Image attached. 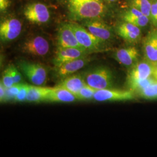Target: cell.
I'll use <instances>...</instances> for the list:
<instances>
[{
	"label": "cell",
	"mask_w": 157,
	"mask_h": 157,
	"mask_svg": "<svg viewBox=\"0 0 157 157\" xmlns=\"http://www.w3.org/2000/svg\"><path fill=\"white\" fill-rule=\"evenodd\" d=\"M88 54H89V52L87 51L80 48L58 47L53 63L56 67H59L65 62L87 56Z\"/></svg>",
	"instance_id": "12"
},
{
	"label": "cell",
	"mask_w": 157,
	"mask_h": 157,
	"mask_svg": "<svg viewBox=\"0 0 157 157\" xmlns=\"http://www.w3.org/2000/svg\"><path fill=\"white\" fill-rule=\"evenodd\" d=\"M78 100L76 96L68 90L56 87L52 89L46 101L56 102H72Z\"/></svg>",
	"instance_id": "19"
},
{
	"label": "cell",
	"mask_w": 157,
	"mask_h": 157,
	"mask_svg": "<svg viewBox=\"0 0 157 157\" xmlns=\"http://www.w3.org/2000/svg\"><path fill=\"white\" fill-rule=\"evenodd\" d=\"M22 23L17 18H6L0 23V39L7 42L17 39L22 31Z\"/></svg>",
	"instance_id": "10"
},
{
	"label": "cell",
	"mask_w": 157,
	"mask_h": 157,
	"mask_svg": "<svg viewBox=\"0 0 157 157\" xmlns=\"http://www.w3.org/2000/svg\"><path fill=\"white\" fill-rule=\"evenodd\" d=\"M135 98V94L131 90H117L105 89L96 90L93 99L98 102L121 101L132 100Z\"/></svg>",
	"instance_id": "8"
},
{
	"label": "cell",
	"mask_w": 157,
	"mask_h": 157,
	"mask_svg": "<svg viewBox=\"0 0 157 157\" xmlns=\"http://www.w3.org/2000/svg\"><path fill=\"white\" fill-rule=\"evenodd\" d=\"M29 86L30 85L28 84H23L14 100L17 102H23V101H26Z\"/></svg>",
	"instance_id": "28"
},
{
	"label": "cell",
	"mask_w": 157,
	"mask_h": 157,
	"mask_svg": "<svg viewBox=\"0 0 157 157\" xmlns=\"http://www.w3.org/2000/svg\"><path fill=\"white\" fill-rule=\"evenodd\" d=\"M152 65H153V67H154V74H157V62H154V63H152ZM153 74V75H154Z\"/></svg>",
	"instance_id": "31"
},
{
	"label": "cell",
	"mask_w": 157,
	"mask_h": 157,
	"mask_svg": "<svg viewBox=\"0 0 157 157\" xmlns=\"http://www.w3.org/2000/svg\"><path fill=\"white\" fill-rule=\"evenodd\" d=\"M83 26L104 43L111 41L113 37V32L111 28L100 19L84 20Z\"/></svg>",
	"instance_id": "6"
},
{
	"label": "cell",
	"mask_w": 157,
	"mask_h": 157,
	"mask_svg": "<svg viewBox=\"0 0 157 157\" xmlns=\"http://www.w3.org/2000/svg\"><path fill=\"white\" fill-rule=\"evenodd\" d=\"M108 2H115V1H117V0H106Z\"/></svg>",
	"instance_id": "32"
},
{
	"label": "cell",
	"mask_w": 157,
	"mask_h": 157,
	"mask_svg": "<svg viewBox=\"0 0 157 157\" xmlns=\"http://www.w3.org/2000/svg\"><path fill=\"white\" fill-rule=\"evenodd\" d=\"M18 67L32 84L36 86L45 84L47 71L43 65L21 61L18 63Z\"/></svg>",
	"instance_id": "4"
},
{
	"label": "cell",
	"mask_w": 157,
	"mask_h": 157,
	"mask_svg": "<svg viewBox=\"0 0 157 157\" xmlns=\"http://www.w3.org/2000/svg\"><path fill=\"white\" fill-rule=\"evenodd\" d=\"M115 32L121 38L130 43H138L141 38L140 28L124 21L118 24Z\"/></svg>",
	"instance_id": "14"
},
{
	"label": "cell",
	"mask_w": 157,
	"mask_h": 157,
	"mask_svg": "<svg viewBox=\"0 0 157 157\" xmlns=\"http://www.w3.org/2000/svg\"><path fill=\"white\" fill-rule=\"evenodd\" d=\"M1 82L6 88H9L14 84L8 67H7L2 73V78Z\"/></svg>",
	"instance_id": "26"
},
{
	"label": "cell",
	"mask_w": 157,
	"mask_h": 157,
	"mask_svg": "<svg viewBox=\"0 0 157 157\" xmlns=\"http://www.w3.org/2000/svg\"><path fill=\"white\" fill-rule=\"evenodd\" d=\"M57 43L59 47H72L84 50L78 43L70 23H63L59 26L57 35Z\"/></svg>",
	"instance_id": "11"
},
{
	"label": "cell",
	"mask_w": 157,
	"mask_h": 157,
	"mask_svg": "<svg viewBox=\"0 0 157 157\" xmlns=\"http://www.w3.org/2000/svg\"><path fill=\"white\" fill-rule=\"evenodd\" d=\"M127 2L128 7L139 11L150 19L151 0H127Z\"/></svg>",
	"instance_id": "21"
},
{
	"label": "cell",
	"mask_w": 157,
	"mask_h": 157,
	"mask_svg": "<svg viewBox=\"0 0 157 157\" xmlns=\"http://www.w3.org/2000/svg\"><path fill=\"white\" fill-rule=\"evenodd\" d=\"M86 84L83 75L81 73H74L63 78L56 87L66 89L76 95Z\"/></svg>",
	"instance_id": "18"
},
{
	"label": "cell",
	"mask_w": 157,
	"mask_h": 157,
	"mask_svg": "<svg viewBox=\"0 0 157 157\" xmlns=\"http://www.w3.org/2000/svg\"><path fill=\"white\" fill-rule=\"evenodd\" d=\"M67 8L74 21L100 19L106 10L101 0H68Z\"/></svg>",
	"instance_id": "1"
},
{
	"label": "cell",
	"mask_w": 157,
	"mask_h": 157,
	"mask_svg": "<svg viewBox=\"0 0 157 157\" xmlns=\"http://www.w3.org/2000/svg\"><path fill=\"white\" fill-rule=\"evenodd\" d=\"M70 25L78 43L84 50L91 53L101 51L104 48L105 43L91 33L83 26L76 23H70Z\"/></svg>",
	"instance_id": "3"
},
{
	"label": "cell",
	"mask_w": 157,
	"mask_h": 157,
	"mask_svg": "<svg viewBox=\"0 0 157 157\" xmlns=\"http://www.w3.org/2000/svg\"><path fill=\"white\" fill-rule=\"evenodd\" d=\"M83 78L86 84L97 90L112 88L113 85L111 70L104 66L91 69L83 74Z\"/></svg>",
	"instance_id": "2"
},
{
	"label": "cell",
	"mask_w": 157,
	"mask_h": 157,
	"mask_svg": "<svg viewBox=\"0 0 157 157\" xmlns=\"http://www.w3.org/2000/svg\"><path fill=\"white\" fill-rule=\"evenodd\" d=\"M143 51L144 58L149 62L157 61V30L149 32L143 40Z\"/></svg>",
	"instance_id": "16"
},
{
	"label": "cell",
	"mask_w": 157,
	"mask_h": 157,
	"mask_svg": "<svg viewBox=\"0 0 157 157\" xmlns=\"http://www.w3.org/2000/svg\"><path fill=\"white\" fill-rule=\"evenodd\" d=\"M6 87L1 81L0 83V100L1 102H4L6 97Z\"/></svg>",
	"instance_id": "30"
},
{
	"label": "cell",
	"mask_w": 157,
	"mask_h": 157,
	"mask_svg": "<svg viewBox=\"0 0 157 157\" xmlns=\"http://www.w3.org/2000/svg\"><path fill=\"white\" fill-rule=\"evenodd\" d=\"M52 88L41 86H30L26 101L30 102H39L46 101Z\"/></svg>",
	"instance_id": "20"
},
{
	"label": "cell",
	"mask_w": 157,
	"mask_h": 157,
	"mask_svg": "<svg viewBox=\"0 0 157 157\" xmlns=\"http://www.w3.org/2000/svg\"><path fill=\"white\" fill-rule=\"evenodd\" d=\"M153 76L157 80V74H154V75H153Z\"/></svg>",
	"instance_id": "33"
},
{
	"label": "cell",
	"mask_w": 157,
	"mask_h": 157,
	"mask_svg": "<svg viewBox=\"0 0 157 157\" xmlns=\"http://www.w3.org/2000/svg\"><path fill=\"white\" fill-rule=\"evenodd\" d=\"M150 21L157 29V0H151Z\"/></svg>",
	"instance_id": "25"
},
{
	"label": "cell",
	"mask_w": 157,
	"mask_h": 157,
	"mask_svg": "<svg viewBox=\"0 0 157 157\" xmlns=\"http://www.w3.org/2000/svg\"><path fill=\"white\" fill-rule=\"evenodd\" d=\"M90 61V58L86 56L65 62L60 67H56V75L59 78H65L76 73L87 65Z\"/></svg>",
	"instance_id": "15"
},
{
	"label": "cell",
	"mask_w": 157,
	"mask_h": 157,
	"mask_svg": "<svg viewBox=\"0 0 157 157\" xmlns=\"http://www.w3.org/2000/svg\"><path fill=\"white\" fill-rule=\"evenodd\" d=\"M11 6L10 0H0V11L4 12Z\"/></svg>",
	"instance_id": "29"
},
{
	"label": "cell",
	"mask_w": 157,
	"mask_h": 157,
	"mask_svg": "<svg viewBox=\"0 0 157 157\" xmlns=\"http://www.w3.org/2000/svg\"><path fill=\"white\" fill-rule=\"evenodd\" d=\"M140 56L139 50L134 46L118 49L113 54V58L124 67L130 68L139 61Z\"/></svg>",
	"instance_id": "13"
},
{
	"label": "cell",
	"mask_w": 157,
	"mask_h": 157,
	"mask_svg": "<svg viewBox=\"0 0 157 157\" xmlns=\"http://www.w3.org/2000/svg\"><path fill=\"white\" fill-rule=\"evenodd\" d=\"M8 69L10 71L14 84L21 83L22 80V76L21 72L17 69V67L13 65H11L8 67Z\"/></svg>",
	"instance_id": "27"
},
{
	"label": "cell",
	"mask_w": 157,
	"mask_h": 157,
	"mask_svg": "<svg viewBox=\"0 0 157 157\" xmlns=\"http://www.w3.org/2000/svg\"><path fill=\"white\" fill-rule=\"evenodd\" d=\"M137 94L146 100H157V81L140 90Z\"/></svg>",
	"instance_id": "22"
},
{
	"label": "cell",
	"mask_w": 157,
	"mask_h": 157,
	"mask_svg": "<svg viewBox=\"0 0 157 157\" xmlns=\"http://www.w3.org/2000/svg\"><path fill=\"white\" fill-rule=\"evenodd\" d=\"M154 71L151 62L144 58L139 60L129 69L127 75L128 86L130 87L133 84L153 76Z\"/></svg>",
	"instance_id": "5"
},
{
	"label": "cell",
	"mask_w": 157,
	"mask_h": 157,
	"mask_svg": "<svg viewBox=\"0 0 157 157\" xmlns=\"http://www.w3.org/2000/svg\"><path fill=\"white\" fill-rule=\"evenodd\" d=\"M24 16L30 22L43 24L50 19V12L45 4L35 2L27 6L23 12Z\"/></svg>",
	"instance_id": "7"
},
{
	"label": "cell",
	"mask_w": 157,
	"mask_h": 157,
	"mask_svg": "<svg viewBox=\"0 0 157 157\" xmlns=\"http://www.w3.org/2000/svg\"><path fill=\"white\" fill-rule=\"evenodd\" d=\"M96 90L89 85L86 84L75 95L79 100H89L93 99Z\"/></svg>",
	"instance_id": "23"
},
{
	"label": "cell",
	"mask_w": 157,
	"mask_h": 157,
	"mask_svg": "<svg viewBox=\"0 0 157 157\" xmlns=\"http://www.w3.org/2000/svg\"><path fill=\"white\" fill-rule=\"evenodd\" d=\"M22 50L34 56H44L50 50V44L44 37L37 36L26 40L23 43Z\"/></svg>",
	"instance_id": "9"
},
{
	"label": "cell",
	"mask_w": 157,
	"mask_h": 157,
	"mask_svg": "<svg viewBox=\"0 0 157 157\" xmlns=\"http://www.w3.org/2000/svg\"><path fill=\"white\" fill-rule=\"evenodd\" d=\"M23 83L14 84L9 88H6V97L4 102L11 101L15 100L19 90L21 89Z\"/></svg>",
	"instance_id": "24"
},
{
	"label": "cell",
	"mask_w": 157,
	"mask_h": 157,
	"mask_svg": "<svg viewBox=\"0 0 157 157\" xmlns=\"http://www.w3.org/2000/svg\"><path fill=\"white\" fill-rule=\"evenodd\" d=\"M121 17L122 21L130 23L140 29L146 27L150 22L148 17H146L141 12L131 7H128L122 12Z\"/></svg>",
	"instance_id": "17"
}]
</instances>
